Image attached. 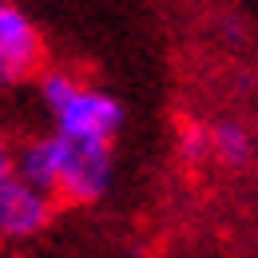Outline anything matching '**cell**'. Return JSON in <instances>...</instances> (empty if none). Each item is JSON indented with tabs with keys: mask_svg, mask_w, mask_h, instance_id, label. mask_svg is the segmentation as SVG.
<instances>
[{
	"mask_svg": "<svg viewBox=\"0 0 258 258\" xmlns=\"http://www.w3.org/2000/svg\"><path fill=\"white\" fill-rule=\"evenodd\" d=\"M8 175H16V151H12V143L0 135V183H4Z\"/></svg>",
	"mask_w": 258,
	"mask_h": 258,
	"instance_id": "7",
	"label": "cell"
},
{
	"mask_svg": "<svg viewBox=\"0 0 258 258\" xmlns=\"http://www.w3.org/2000/svg\"><path fill=\"white\" fill-rule=\"evenodd\" d=\"M40 103L52 115V127L76 139H103L111 143L123 127V103L96 84L72 72H44L40 76Z\"/></svg>",
	"mask_w": 258,
	"mask_h": 258,
	"instance_id": "2",
	"label": "cell"
},
{
	"mask_svg": "<svg viewBox=\"0 0 258 258\" xmlns=\"http://www.w3.org/2000/svg\"><path fill=\"white\" fill-rule=\"evenodd\" d=\"M56 195L36 187L20 171L0 183V242H32L56 215Z\"/></svg>",
	"mask_w": 258,
	"mask_h": 258,
	"instance_id": "3",
	"label": "cell"
},
{
	"mask_svg": "<svg viewBox=\"0 0 258 258\" xmlns=\"http://www.w3.org/2000/svg\"><path fill=\"white\" fill-rule=\"evenodd\" d=\"M44 64V36L36 20L12 0H0V88L32 80Z\"/></svg>",
	"mask_w": 258,
	"mask_h": 258,
	"instance_id": "4",
	"label": "cell"
},
{
	"mask_svg": "<svg viewBox=\"0 0 258 258\" xmlns=\"http://www.w3.org/2000/svg\"><path fill=\"white\" fill-rule=\"evenodd\" d=\"M175 151H179L183 163L211 159V127H203V123H183L179 135H175Z\"/></svg>",
	"mask_w": 258,
	"mask_h": 258,
	"instance_id": "6",
	"label": "cell"
},
{
	"mask_svg": "<svg viewBox=\"0 0 258 258\" xmlns=\"http://www.w3.org/2000/svg\"><path fill=\"white\" fill-rule=\"evenodd\" d=\"M250 155H254V135L238 119L211 123V159L226 163V167H242V163H250Z\"/></svg>",
	"mask_w": 258,
	"mask_h": 258,
	"instance_id": "5",
	"label": "cell"
},
{
	"mask_svg": "<svg viewBox=\"0 0 258 258\" xmlns=\"http://www.w3.org/2000/svg\"><path fill=\"white\" fill-rule=\"evenodd\" d=\"M16 171L24 179H32L36 187L52 191L60 203L84 207L107 195L115 159H111V143L103 139H76L64 131H48L32 139L24 151H16Z\"/></svg>",
	"mask_w": 258,
	"mask_h": 258,
	"instance_id": "1",
	"label": "cell"
},
{
	"mask_svg": "<svg viewBox=\"0 0 258 258\" xmlns=\"http://www.w3.org/2000/svg\"><path fill=\"white\" fill-rule=\"evenodd\" d=\"M0 258H4V242H0Z\"/></svg>",
	"mask_w": 258,
	"mask_h": 258,
	"instance_id": "8",
	"label": "cell"
}]
</instances>
